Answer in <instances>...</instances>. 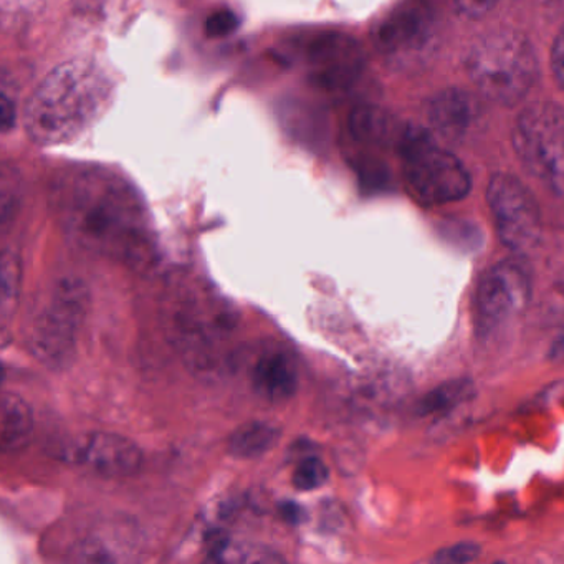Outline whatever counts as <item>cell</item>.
<instances>
[{"instance_id":"30bf717a","label":"cell","mask_w":564,"mask_h":564,"mask_svg":"<svg viewBox=\"0 0 564 564\" xmlns=\"http://www.w3.org/2000/svg\"><path fill=\"white\" fill-rule=\"evenodd\" d=\"M308 80L325 91L351 87L365 68L361 45L343 32H322L306 45Z\"/></svg>"},{"instance_id":"4316f807","label":"cell","mask_w":564,"mask_h":564,"mask_svg":"<svg viewBox=\"0 0 564 564\" xmlns=\"http://www.w3.org/2000/svg\"><path fill=\"white\" fill-rule=\"evenodd\" d=\"M282 513L290 523H299L302 520V508L296 507L295 503L283 505Z\"/></svg>"},{"instance_id":"cb8c5ba5","label":"cell","mask_w":564,"mask_h":564,"mask_svg":"<svg viewBox=\"0 0 564 564\" xmlns=\"http://www.w3.org/2000/svg\"><path fill=\"white\" fill-rule=\"evenodd\" d=\"M455 9L468 19H480L494 9L497 0H452Z\"/></svg>"},{"instance_id":"2e32d148","label":"cell","mask_w":564,"mask_h":564,"mask_svg":"<svg viewBox=\"0 0 564 564\" xmlns=\"http://www.w3.org/2000/svg\"><path fill=\"white\" fill-rule=\"evenodd\" d=\"M282 432L263 421H250L237 427L227 441V451L237 458H257L279 444Z\"/></svg>"},{"instance_id":"44dd1931","label":"cell","mask_w":564,"mask_h":564,"mask_svg":"<svg viewBox=\"0 0 564 564\" xmlns=\"http://www.w3.org/2000/svg\"><path fill=\"white\" fill-rule=\"evenodd\" d=\"M328 467L316 457H305L293 471L292 484L296 490L312 491L328 481Z\"/></svg>"},{"instance_id":"3957f363","label":"cell","mask_w":564,"mask_h":564,"mask_svg":"<svg viewBox=\"0 0 564 564\" xmlns=\"http://www.w3.org/2000/svg\"><path fill=\"white\" fill-rule=\"evenodd\" d=\"M467 72L485 98L511 107L520 104L536 82V52L518 32H491L471 47Z\"/></svg>"},{"instance_id":"d6986e66","label":"cell","mask_w":564,"mask_h":564,"mask_svg":"<svg viewBox=\"0 0 564 564\" xmlns=\"http://www.w3.org/2000/svg\"><path fill=\"white\" fill-rule=\"evenodd\" d=\"M471 392H474V384H471V381H467V379H455V381L445 382L441 388L429 392V394L419 402V414H437V412L454 409L455 405L467 401Z\"/></svg>"},{"instance_id":"7a4b0ae2","label":"cell","mask_w":564,"mask_h":564,"mask_svg":"<svg viewBox=\"0 0 564 564\" xmlns=\"http://www.w3.org/2000/svg\"><path fill=\"white\" fill-rule=\"evenodd\" d=\"M113 97V82L97 64L67 62L51 72L32 95L25 130L41 147L70 143L107 113Z\"/></svg>"},{"instance_id":"ac0fdd59","label":"cell","mask_w":564,"mask_h":564,"mask_svg":"<svg viewBox=\"0 0 564 564\" xmlns=\"http://www.w3.org/2000/svg\"><path fill=\"white\" fill-rule=\"evenodd\" d=\"M21 279V257L14 250L6 249L2 253V267H0V318L4 329L8 328L9 322L18 310Z\"/></svg>"},{"instance_id":"6da1fadb","label":"cell","mask_w":564,"mask_h":564,"mask_svg":"<svg viewBox=\"0 0 564 564\" xmlns=\"http://www.w3.org/2000/svg\"><path fill=\"white\" fill-rule=\"evenodd\" d=\"M52 200L62 229L82 249L134 269L154 262L147 206L121 174L101 166L64 171L52 186Z\"/></svg>"},{"instance_id":"484cf974","label":"cell","mask_w":564,"mask_h":564,"mask_svg":"<svg viewBox=\"0 0 564 564\" xmlns=\"http://www.w3.org/2000/svg\"><path fill=\"white\" fill-rule=\"evenodd\" d=\"M551 68H553L557 87L564 90V25L554 39L553 48H551Z\"/></svg>"},{"instance_id":"5b68a950","label":"cell","mask_w":564,"mask_h":564,"mask_svg":"<svg viewBox=\"0 0 564 564\" xmlns=\"http://www.w3.org/2000/svg\"><path fill=\"white\" fill-rule=\"evenodd\" d=\"M90 306V290L84 280L65 276L55 283L51 300L32 326L29 348L51 369H64L74 361L82 325Z\"/></svg>"},{"instance_id":"52a82bcc","label":"cell","mask_w":564,"mask_h":564,"mask_svg":"<svg viewBox=\"0 0 564 564\" xmlns=\"http://www.w3.org/2000/svg\"><path fill=\"white\" fill-rule=\"evenodd\" d=\"M498 236L514 252H528L540 242L541 217L527 186L510 174H495L487 189Z\"/></svg>"},{"instance_id":"ffe728a7","label":"cell","mask_w":564,"mask_h":564,"mask_svg":"<svg viewBox=\"0 0 564 564\" xmlns=\"http://www.w3.org/2000/svg\"><path fill=\"white\" fill-rule=\"evenodd\" d=\"M21 181H19L18 174L4 167V173H2V199H0L2 232H8L9 227L18 217L19 209H21Z\"/></svg>"},{"instance_id":"e0dca14e","label":"cell","mask_w":564,"mask_h":564,"mask_svg":"<svg viewBox=\"0 0 564 564\" xmlns=\"http://www.w3.org/2000/svg\"><path fill=\"white\" fill-rule=\"evenodd\" d=\"M348 128L358 143L368 144V147H384L395 137V123L391 115L369 105L351 111Z\"/></svg>"},{"instance_id":"7402d4cb","label":"cell","mask_w":564,"mask_h":564,"mask_svg":"<svg viewBox=\"0 0 564 564\" xmlns=\"http://www.w3.org/2000/svg\"><path fill=\"white\" fill-rule=\"evenodd\" d=\"M239 29V18L232 11H217L207 19L206 34L210 39H224Z\"/></svg>"},{"instance_id":"8992f818","label":"cell","mask_w":564,"mask_h":564,"mask_svg":"<svg viewBox=\"0 0 564 564\" xmlns=\"http://www.w3.org/2000/svg\"><path fill=\"white\" fill-rule=\"evenodd\" d=\"M513 144L528 173L564 196L563 108L551 101L530 105L518 117Z\"/></svg>"},{"instance_id":"7c38bea8","label":"cell","mask_w":564,"mask_h":564,"mask_svg":"<svg viewBox=\"0 0 564 564\" xmlns=\"http://www.w3.org/2000/svg\"><path fill=\"white\" fill-rule=\"evenodd\" d=\"M236 316L220 308L207 316L196 303L184 306L174 318V338L177 348L194 368L210 371L219 362L217 343L224 341L236 328Z\"/></svg>"},{"instance_id":"277c9868","label":"cell","mask_w":564,"mask_h":564,"mask_svg":"<svg viewBox=\"0 0 564 564\" xmlns=\"http://www.w3.org/2000/svg\"><path fill=\"white\" fill-rule=\"evenodd\" d=\"M404 177L414 199L427 206L464 199L471 189L464 164L432 141L421 128H405L399 138Z\"/></svg>"},{"instance_id":"8fae6325","label":"cell","mask_w":564,"mask_h":564,"mask_svg":"<svg viewBox=\"0 0 564 564\" xmlns=\"http://www.w3.org/2000/svg\"><path fill=\"white\" fill-rule=\"evenodd\" d=\"M58 457L111 478L131 477L143 465L140 445L113 432H88L70 438L61 445Z\"/></svg>"},{"instance_id":"4fadbf2b","label":"cell","mask_w":564,"mask_h":564,"mask_svg":"<svg viewBox=\"0 0 564 564\" xmlns=\"http://www.w3.org/2000/svg\"><path fill=\"white\" fill-rule=\"evenodd\" d=\"M252 388L263 401L285 402L299 389V368L285 351H267L253 365Z\"/></svg>"},{"instance_id":"9c48e42d","label":"cell","mask_w":564,"mask_h":564,"mask_svg":"<svg viewBox=\"0 0 564 564\" xmlns=\"http://www.w3.org/2000/svg\"><path fill=\"white\" fill-rule=\"evenodd\" d=\"M435 41L434 22L424 6L405 2L376 29V48L392 64L415 65L431 54Z\"/></svg>"},{"instance_id":"9a60e30c","label":"cell","mask_w":564,"mask_h":564,"mask_svg":"<svg viewBox=\"0 0 564 564\" xmlns=\"http://www.w3.org/2000/svg\"><path fill=\"white\" fill-rule=\"evenodd\" d=\"M34 414L22 395L6 391L0 404V447L6 455L19 454L31 444Z\"/></svg>"},{"instance_id":"ba28073f","label":"cell","mask_w":564,"mask_h":564,"mask_svg":"<svg viewBox=\"0 0 564 564\" xmlns=\"http://www.w3.org/2000/svg\"><path fill=\"white\" fill-rule=\"evenodd\" d=\"M531 296L530 273L523 263H497L484 273L477 289V326L481 333L495 332L523 313Z\"/></svg>"},{"instance_id":"5bb4252c","label":"cell","mask_w":564,"mask_h":564,"mask_svg":"<svg viewBox=\"0 0 564 564\" xmlns=\"http://www.w3.org/2000/svg\"><path fill=\"white\" fill-rule=\"evenodd\" d=\"M431 127L448 141L467 137L477 117V105L467 91L451 88L432 98L427 108Z\"/></svg>"},{"instance_id":"d4e9b609","label":"cell","mask_w":564,"mask_h":564,"mask_svg":"<svg viewBox=\"0 0 564 564\" xmlns=\"http://www.w3.org/2000/svg\"><path fill=\"white\" fill-rule=\"evenodd\" d=\"M0 121H2V133H9L18 121V107L12 95L9 94L8 84L4 82L2 88V100H0Z\"/></svg>"},{"instance_id":"603a6c76","label":"cell","mask_w":564,"mask_h":564,"mask_svg":"<svg viewBox=\"0 0 564 564\" xmlns=\"http://www.w3.org/2000/svg\"><path fill=\"white\" fill-rule=\"evenodd\" d=\"M478 554H480V546L477 544L460 543L442 550L434 561H438V563H470V561L477 560Z\"/></svg>"}]
</instances>
